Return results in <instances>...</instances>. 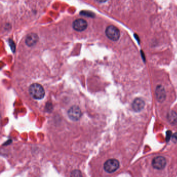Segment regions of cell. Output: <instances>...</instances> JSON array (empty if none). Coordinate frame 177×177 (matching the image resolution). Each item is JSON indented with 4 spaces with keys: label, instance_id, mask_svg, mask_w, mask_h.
Here are the masks:
<instances>
[{
    "label": "cell",
    "instance_id": "obj_1",
    "mask_svg": "<svg viewBox=\"0 0 177 177\" xmlns=\"http://www.w3.org/2000/svg\"><path fill=\"white\" fill-rule=\"evenodd\" d=\"M29 93L33 98L40 100L44 97L45 90L42 85L38 83L31 84L29 87Z\"/></svg>",
    "mask_w": 177,
    "mask_h": 177
},
{
    "label": "cell",
    "instance_id": "obj_6",
    "mask_svg": "<svg viewBox=\"0 0 177 177\" xmlns=\"http://www.w3.org/2000/svg\"><path fill=\"white\" fill-rule=\"evenodd\" d=\"M73 29L77 31H81L85 30L88 26L87 21L83 19H77L74 21L73 22Z\"/></svg>",
    "mask_w": 177,
    "mask_h": 177
},
{
    "label": "cell",
    "instance_id": "obj_11",
    "mask_svg": "<svg viewBox=\"0 0 177 177\" xmlns=\"http://www.w3.org/2000/svg\"><path fill=\"white\" fill-rule=\"evenodd\" d=\"M70 177H83V175L80 170L75 169L71 172Z\"/></svg>",
    "mask_w": 177,
    "mask_h": 177
},
{
    "label": "cell",
    "instance_id": "obj_8",
    "mask_svg": "<svg viewBox=\"0 0 177 177\" xmlns=\"http://www.w3.org/2000/svg\"><path fill=\"white\" fill-rule=\"evenodd\" d=\"M145 102L143 99L138 98L134 100L132 104L133 110L136 112H140L143 110L145 107Z\"/></svg>",
    "mask_w": 177,
    "mask_h": 177
},
{
    "label": "cell",
    "instance_id": "obj_2",
    "mask_svg": "<svg viewBox=\"0 0 177 177\" xmlns=\"http://www.w3.org/2000/svg\"><path fill=\"white\" fill-rule=\"evenodd\" d=\"M105 32L107 38L112 41H118L120 37V31L119 29L113 25L107 26L106 28Z\"/></svg>",
    "mask_w": 177,
    "mask_h": 177
},
{
    "label": "cell",
    "instance_id": "obj_4",
    "mask_svg": "<svg viewBox=\"0 0 177 177\" xmlns=\"http://www.w3.org/2000/svg\"><path fill=\"white\" fill-rule=\"evenodd\" d=\"M69 118L73 121H77L80 119L82 112L78 106H73L70 107L68 111Z\"/></svg>",
    "mask_w": 177,
    "mask_h": 177
},
{
    "label": "cell",
    "instance_id": "obj_5",
    "mask_svg": "<svg viewBox=\"0 0 177 177\" xmlns=\"http://www.w3.org/2000/svg\"><path fill=\"white\" fill-rule=\"evenodd\" d=\"M167 164V161L166 158L163 156H158L155 157L152 162V166L154 168L157 170H162L163 169Z\"/></svg>",
    "mask_w": 177,
    "mask_h": 177
},
{
    "label": "cell",
    "instance_id": "obj_14",
    "mask_svg": "<svg viewBox=\"0 0 177 177\" xmlns=\"http://www.w3.org/2000/svg\"><path fill=\"white\" fill-rule=\"evenodd\" d=\"M174 139H175V140H177V134H175L174 135Z\"/></svg>",
    "mask_w": 177,
    "mask_h": 177
},
{
    "label": "cell",
    "instance_id": "obj_13",
    "mask_svg": "<svg viewBox=\"0 0 177 177\" xmlns=\"http://www.w3.org/2000/svg\"><path fill=\"white\" fill-rule=\"evenodd\" d=\"M171 135V132H170V131H168V132H167V140H168V141L169 140V139H170V137L171 136L170 135Z\"/></svg>",
    "mask_w": 177,
    "mask_h": 177
},
{
    "label": "cell",
    "instance_id": "obj_10",
    "mask_svg": "<svg viewBox=\"0 0 177 177\" xmlns=\"http://www.w3.org/2000/svg\"><path fill=\"white\" fill-rule=\"evenodd\" d=\"M167 119L169 122L171 124H176L177 123V114L175 111L169 112L167 115Z\"/></svg>",
    "mask_w": 177,
    "mask_h": 177
},
{
    "label": "cell",
    "instance_id": "obj_3",
    "mask_svg": "<svg viewBox=\"0 0 177 177\" xmlns=\"http://www.w3.org/2000/svg\"><path fill=\"white\" fill-rule=\"evenodd\" d=\"M119 163L116 159H109L104 164V168L107 173H113L119 168Z\"/></svg>",
    "mask_w": 177,
    "mask_h": 177
},
{
    "label": "cell",
    "instance_id": "obj_9",
    "mask_svg": "<svg viewBox=\"0 0 177 177\" xmlns=\"http://www.w3.org/2000/svg\"><path fill=\"white\" fill-rule=\"evenodd\" d=\"M156 97L157 100L160 102H163L166 98V92L164 87L161 85L157 86L155 90Z\"/></svg>",
    "mask_w": 177,
    "mask_h": 177
},
{
    "label": "cell",
    "instance_id": "obj_12",
    "mask_svg": "<svg viewBox=\"0 0 177 177\" xmlns=\"http://www.w3.org/2000/svg\"><path fill=\"white\" fill-rule=\"evenodd\" d=\"M80 14L82 15L86 16L88 17H94L95 16V14L92 13V12L91 13V12H87V11H82L81 12Z\"/></svg>",
    "mask_w": 177,
    "mask_h": 177
},
{
    "label": "cell",
    "instance_id": "obj_7",
    "mask_svg": "<svg viewBox=\"0 0 177 177\" xmlns=\"http://www.w3.org/2000/svg\"><path fill=\"white\" fill-rule=\"evenodd\" d=\"M39 40L38 36L34 33H31L28 34L26 36L25 42L27 45L31 47L34 46L37 43Z\"/></svg>",
    "mask_w": 177,
    "mask_h": 177
}]
</instances>
